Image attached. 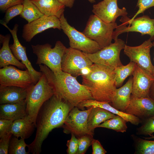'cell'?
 I'll return each mask as SVG.
<instances>
[{"mask_svg": "<svg viewBox=\"0 0 154 154\" xmlns=\"http://www.w3.org/2000/svg\"><path fill=\"white\" fill-rule=\"evenodd\" d=\"M68 154H76L78 149V139L75 135L71 133L70 139L68 140L67 143Z\"/></svg>", "mask_w": 154, "mask_h": 154, "instance_id": "obj_37", "label": "cell"}, {"mask_svg": "<svg viewBox=\"0 0 154 154\" xmlns=\"http://www.w3.org/2000/svg\"><path fill=\"white\" fill-rule=\"evenodd\" d=\"M122 24L114 31L113 39L115 41L120 34L125 32H135L140 33L141 35H148L154 39V19L147 15L143 16L133 20L127 16L122 17L120 20Z\"/></svg>", "mask_w": 154, "mask_h": 154, "instance_id": "obj_10", "label": "cell"}, {"mask_svg": "<svg viewBox=\"0 0 154 154\" xmlns=\"http://www.w3.org/2000/svg\"><path fill=\"white\" fill-rule=\"evenodd\" d=\"M36 125L31 117L27 115L24 117L13 121L9 133L17 138L26 139L34 132Z\"/></svg>", "mask_w": 154, "mask_h": 154, "instance_id": "obj_23", "label": "cell"}, {"mask_svg": "<svg viewBox=\"0 0 154 154\" xmlns=\"http://www.w3.org/2000/svg\"><path fill=\"white\" fill-rule=\"evenodd\" d=\"M13 121L4 119H0V138L9 133Z\"/></svg>", "mask_w": 154, "mask_h": 154, "instance_id": "obj_39", "label": "cell"}, {"mask_svg": "<svg viewBox=\"0 0 154 154\" xmlns=\"http://www.w3.org/2000/svg\"><path fill=\"white\" fill-rule=\"evenodd\" d=\"M13 135L9 133L0 138V154H8V149L11 139Z\"/></svg>", "mask_w": 154, "mask_h": 154, "instance_id": "obj_36", "label": "cell"}, {"mask_svg": "<svg viewBox=\"0 0 154 154\" xmlns=\"http://www.w3.org/2000/svg\"><path fill=\"white\" fill-rule=\"evenodd\" d=\"M51 28L61 29L59 18L56 16H48L44 15L25 25L22 36L26 42H29L37 34Z\"/></svg>", "mask_w": 154, "mask_h": 154, "instance_id": "obj_14", "label": "cell"}, {"mask_svg": "<svg viewBox=\"0 0 154 154\" xmlns=\"http://www.w3.org/2000/svg\"><path fill=\"white\" fill-rule=\"evenodd\" d=\"M136 63L130 62L126 65L118 66L114 69L115 74V84L117 88L121 87L127 78L132 75Z\"/></svg>", "mask_w": 154, "mask_h": 154, "instance_id": "obj_28", "label": "cell"}, {"mask_svg": "<svg viewBox=\"0 0 154 154\" xmlns=\"http://www.w3.org/2000/svg\"><path fill=\"white\" fill-rule=\"evenodd\" d=\"M133 77H130L123 86L116 89L111 102L112 106L117 110L125 112L130 100Z\"/></svg>", "mask_w": 154, "mask_h": 154, "instance_id": "obj_20", "label": "cell"}, {"mask_svg": "<svg viewBox=\"0 0 154 154\" xmlns=\"http://www.w3.org/2000/svg\"><path fill=\"white\" fill-rule=\"evenodd\" d=\"M44 15L56 16L60 18L64 13L65 6L58 0H30Z\"/></svg>", "mask_w": 154, "mask_h": 154, "instance_id": "obj_25", "label": "cell"}, {"mask_svg": "<svg viewBox=\"0 0 154 154\" xmlns=\"http://www.w3.org/2000/svg\"><path fill=\"white\" fill-rule=\"evenodd\" d=\"M59 19L61 29L68 38L70 47L87 54L94 53L102 49L96 41L70 25L64 13Z\"/></svg>", "mask_w": 154, "mask_h": 154, "instance_id": "obj_7", "label": "cell"}, {"mask_svg": "<svg viewBox=\"0 0 154 154\" xmlns=\"http://www.w3.org/2000/svg\"><path fill=\"white\" fill-rule=\"evenodd\" d=\"M123 40L118 38L99 51L92 54L84 53L93 63L107 66L114 69L123 65L120 58L121 50L125 45Z\"/></svg>", "mask_w": 154, "mask_h": 154, "instance_id": "obj_8", "label": "cell"}, {"mask_svg": "<svg viewBox=\"0 0 154 154\" xmlns=\"http://www.w3.org/2000/svg\"><path fill=\"white\" fill-rule=\"evenodd\" d=\"M27 115L26 99L15 104H0V119L14 121L22 118Z\"/></svg>", "mask_w": 154, "mask_h": 154, "instance_id": "obj_24", "label": "cell"}, {"mask_svg": "<svg viewBox=\"0 0 154 154\" xmlns=\"http://www.w3.org/2000/svg\"><path fill=\"white\" fill-rule=\"evenodd\" d=\"M23 4V10L20 16L26 20L28 23L35 20L44 15L30 0H24Z\"/></svg>", "mask_w": 154, "mask_h": 154, "instance_id": "obj_27", "label": "cell"}, {"mask_svg": "<svg viewBox=\"0 0 154 154\" xmlns=\"http://www.w3.org/2000/svg\"><path fill=\"white\" fill-rule=\"evenodd\" d=\"M25 139L18 138L12 135L9 143L8 149L9 154H28L29 152L26 151L25 148L28 145L25 141Z\"/></svg>", "mask_w": 154, "mask_h": 154, "instance_id": "obj_30", "label": "cell"}, {"mask_svg": "<svg viewBox=\"0 0 154 154\" xmlns=\"http://www.w3.org/2000/svg\"><path fill=\"white\" fill-rule=\"evenodd\" d=\"M132 75L131 96L139 98L150 97V89L154 80V77L136 64Z\"/></svg>", "mask_w": 154, "mask_h": 154, "instance_id": "obj_17", "label": "cell"}, {"mask_svg": "<svg viewBox=\"0 0 154 154\" xmlns=\"http://www.w3.org/2000/svg\"><path fill=\"white\" fill-rule=\"evenodd\" d=\"M54 94L52 86L43 74L37 82L28 89L26 99L27 114L35 125L39 112L43 104Z\"/></svg>", "mask_w": 154, "mask_h": 154, "instance_id": "obj_4", "label": "cell"}, {"mask_svg": "<svg viewBox=\"0 0 154 154\" xmlns=\"http://www.w3.org/2000/svg\"><path fill=\"white\" fill-rule=\"evenodd\" d=\"M127 121L122 117L116 115L98 125L97 127H103L112 129L117 132H125L127 127Z\"/></svg>", "mask_w": 154, "mask_h": 154, "instance_id": "obj_29", "label": "cell"}, {"mask_svg": "<svg viewBox=\"0 0 154 154\" xmlns=\"http://www.w3.org/2000/svg\"><path fill=\"white\" fill-rule=\"evenodd\" d=\"M24 0H0V9L5 12L7 9L13 6L23 4Z\"/></svg>", "mask_w": 154, "mask_h": 154, "instance_id": "obj_38", "label": "cell"}, {"mask_svg": "<svg viewBox=\"0 0 154 154\" xmlns=\"http://www.w3.org/2000/svg\"><path fill=\"white\" fill-rule=\"evenodd\" d=\"M153 46L154 47V41L153 42Z\"/></svg>", "mask_w": 154, "mask_h": 154, "instance_id": "obj_45", "label": "cell"}, {"mask_svg": "<svg viewBox=\"0 0 154 154\" xmlns=\"http://www.w3.org/2000/svg\"><path fill=\"white\" fill-rule=\"evenodd\" d=\"M34 84L27 69L25 70L9 65L0 69V87L14 86L28 88Z\"/></svg>", "mask_w": 154, "mask_h": 154, "instance_id": "obj_13", "label": "cell"}, {"mask_svg": "<svg viewBox=\"0 0 154 154\" xmlns=\"http://www.w3.org/2000/svg\"><path fill=\"white\" fill-rule=\"evenodd\" d=\"M11 35H0V43L2 46L0 49V68L9 65L15 66L21 69H27L25 65L18 60L13 54L9 44Z\"/></svg>", "mask_w": 154, "mask_h": 154, "instance_id": "obj_19", "label": "cell"}, {"mask_svg": "<svg viewBox=\"0 0 154 154\" xmlns=\"http://www.w3.org/2000/svg\"><path fill=\"white\" fill-rule=\"evenodd\" d=\"M154 133V116L146 120L145 122L137 129L139 135H152Z\"/></svg>", "mask_w": 154, "mask_h": 154, "instance_id": "obj_32", "label": "cell"}, {"mask_svg": "<svg viewBox=\"0 0 154 154\" xmlns=\"http://www.w3.org/2000/svg\"><path fill=\"white\" fill-rule=\"evenodd\" d=\"M23 4L16 5L9 8L5 11L4 20L3 21L7 24L14 17L20 15L23 12Z\"/></svg>", "mask_w": 154, "mask_h": 154, "instance_id": "obj_33", "label": "cell"}, {"mask_svg": "<svg viewBox=\"0 0 154 154\" xmlns=\"http://www.w3.org/2000/svg\"><path fill=\"white\" fill-rule=\"evenodd\" d=\"M59 2L65 7L71 8L73 6L75 0H58Z\"/></svg>", "mask_w": 154, "mask_h": 154, "instance_id": "obj_41", "label": "cell"}, {"mask_svg": "<svg viewBox=\"0 0 154 154\" xmlns=\"http://www.w3.org/2000/svg\"><path fill=\"white\" fill-rule=\"evenodd\" d=\"M135 139V153L154 154V141L138 137Z\"/></svg>", "mask_w": 154, "mask_h": 154, "instance_id": "obj_31", "label": "cell"}, {"mask_svg": "<svg viewBox=\"0 0 154 154\" xmlns=\"http://www.w3.org/2000/svg\"><path fill=\"white\" fill-rule=\"evenodd\" d=\"M93 63L82 52L70 47L66 48L61 63L62 70L77 77L83 68Z\"/></svg>", "mask_w": 154, "mask_h": 154, "instance_id": "obj_12", "label": "cell"}, {"mask_svg": "<svg viewBox=\"0 0 154 154\" xmlns=\"http://www.w3.org/2000/svg\"><path fill=\"white\" fill-rule=\"evenodd\" d=\"M93 137L84 135L78 138V149L76 154H84L91 144Z\"/></svg>", "mask_w": 154, "mask_h": 154, "instance_id": "obj_34", "label": "cell"}, {"mask_svg": "<svg viewBox=\"0 0 154 154\" xmlns=\"http://www.w3.org/2000/svg\"><path fill=\"white\" fill-rule=\"evenodd\" d=\"M154 39L150 38L141 45L135 46L125 45L124 52L131 62H135L149 73L154 77V66L152 64L150 50L153 46L151 42Z\"/></svg>", "mask_w": 154, "mask_h": 154, "instance_id": "obj_11", "label": "cell"}, {"mask_svg": "<svg viewBox=\"0 0 154 154\" xmlns=\"http://www.w3.org/2000/svg\"><path fill=\"white\" fill-rule=\"evenodd\" d=\"M149 96L151 98L154 100V80L150 88Z\"/></svg>", "mask_w": 154, "mask_h": 154, "instance_id": "obj_42", "label": "cell"}, {"mask_svg": "<svg viewBox=\"0 0 154 154\" xmlns=\"http://www.w3.org/2000/svg\"><path fill=\"white\" fill-rule=\"evenodd\" d=\"M1 23L7 29L12 36L13 43L9 45L10 48L15 57L25 65L29 71L33 81L34 84L38 82L42 75V73L35 70L28 59L26 52V47L23 46L19 42L17 36L18 25L15 24L13 29H11L2 21Z\"/></svg>", "mask_w": 154, "mask_h": 154, "instance_id": "obj_15", "label": "cell"}, {"mask_svg": "<svg viewBox=\"0 0 154 154\" xmlns=\"http://www.w3.org/2000/svg\"><path fill=\"white\" fill-rule=\"evenodd\" d=\"M94 15L107 23L115 22L119 16H127L128 13L125 7L119 8L117 0H103L93 6Z\"/></svg>", "mask_w": 154, "mask_h": 154, "instance_id": "obj_16", "label": "cell"}, {"mask_svg": "<svg viewBox=\"0 0 154 154\" xmlns=\"http://www.w3.org/2000/svg\"><path fill=\"white\" fill-rule=\"evenodd\" d=\"M125 113L139 119L148 118L154 116V100L150 97L139 98L131 95Z\"/></svg>", "mask_w": 154, "mask_h": 154, "instance_id": "obj_18", "label": "cell"}, {"mask_svg": "<svg viewBox=\"0 0 154 154\" xmlns=\"http://www.w3.org/2000/svg\"><path fill=\"white\" fill-rule=\"evenodd\" d=\"M150 137H144L145 139H154V136L152 135Z\"/></svg>", "mask_w": 154, "mask_h": 154, "instance_id": "obj_43", "label": "cell"}, {"mask_svg": "<svg viewBox=\"0 0 154 154\" xmlns=\"http://www.w3.org/2000/svg\"><path fill=\"white\" fill-rule=\"evenodd\" d=\"M81 111L77 106L71 109L62 126L63 131L70 133L79 137L88 135L93 137L94 133L90 131L88 127V119L92 107Z\"/></svg>", "mask_w": 154, "mask_h": 154, "instance_id": "obj_9", "label": "cell"}, {"mask_svg": "<svg viewBox=\"0 0 154 154\" xmlns=\"http://www.w3.org/2000/svg\"><path fill=\"white\" fill-rule=\"evenodd\" d=\"M72 108L66 101L54 95L43 104L37 116L35 138L27 146L29 152L40 153L43 143L50 132L62 126Z\"/></svg>", "mask_w": 154, "mask_h": 154, "instance_id": "obj_1", "label": "cell"}, {"mask_svg": "<svg viewBox=\"0 0 154 154\" xmlns=\"http://www.w3.org/2000/svg\"><path fill=\"white\" fill-rule=\"evenodd\" d=\"M92 154H105L107 151L104 148L99 141L93 139L92 142Z\"/></svg>", "mask_w": 154, "mask_h": 154, "instance_id": "obj_40", "label": "cell"}, {"mask_svg": "<svg viewBox=\"0 0 154 154\" xmlns=\"http://www.w3.org/2000/svg\"><path fill=\"white\" fill-rule=\"evenodd\" d=\"M39 66L40 71L45 75L52 87L54 95L64 100L72 108L85 100L94 99L89 90L78 82L76 77L63 71L60 74L54 73L44 65Z\"/></svg>", "mask_w": 154, "mask_h": 154, "instance_id": "obj_2", "label": "cell"}, {"mask_svg": "<svg viewBox=\"0 0 154 154\" xmlns=\"http://www.w3.org/2000/svg\"><path fill=\"white\" fill-rule=\"evenodd\" d=\"M28 88L14 86L0 87V104H15L25 100Z\"/></svg>", "mask_w": 154, "mask_h": 154, "instance_id": "obj_21", "label": "cell"}, {"mask_svg": "<svg viewBox=\"0 0 154 154\" xmlns=\"http://www.w3.org/2000/svg\"><path fill=\"white\" fill-rule=\"evenodd\" d=\"M91 3H94L96 2V0H88Z\"/></svg>", "mask_w": 154, "mask_h": 154, "instance_id": "obj_44", "label": "cell"}, {"mask_svg": "<svg viewBox=\"0 0 154 154\" xmlns=\"http://www.w3.org/2000/svg\"><path fill=\"white\" fill-rule=\"evenodd\" d=\"M88 119L89 130L94 132V129L102 123L115 116V114L104 109L92 106Z\"/></svg>", "mask_w": 154, "mask_h": 154, "instance_id": "obj_26", "label": "cell"}, {"mask_svg": "<svg viewBox=\"0 0 154 154\" xmlns=\"http://www.w3.org/2000/svg\"><path fill=\"white\" fill-rule=\"evenodd\" d=\"M82 76V84L89 90L94 100L111 102L117 89L114 69L93 63L90 73Z\"/></svg>", "mask_w": 154, "mask_h": 154, "instance_id": "obj_3", "label": "cell"}, {"mask_svg": "<svg viewBox=\"0 0 154 154\" xmlns=\"http://www.w3.org/2000/svg\"><path fill=\"white\" fill-rule=\"evenodd\" d=\"M117 27L116 22L107 23L95 15H91L82 33L96 41L102 49L112 43L114 30Z\"/></svg>", "mask_w": 154, "mask_h": 154, "instance_id": "obj_6", "label": "cell"}, {"mask_svg": "<svg viewBox=\"0 0 154 154\" xmlns=\"http://www.w3.org/2000/svg\"><path fill=\"white\" fill-rule=\"evenodd\" d=\"M31 47L33 52L37 57L36 64L44 65L54 73L60 74L62 72V60L67 48L61 42L57 41L53 48L48 43L32 45Z\"/></svg>", "mask_w": 154, "mask_h": 154, "instance_id": "obj_5", "label": "cell"}, {"mask_svg": "<svg viewBox=\"0 0 154 154\" xmlns=\"http://www.w3.org/2000/svg\"><path fill=\"white\" fill-rule=\"evenodd\" d=\"M109 103L107 102L99 101L94 99H89L80 103L78 107L80 109L91 106L101 108L115 114L121 116L127 122H130L133 125H137L140 123L141 120L137 117L119 111L110 105Z\"/></svg>", "mask_w": 154, "mask_h": 154, "instance_id": "obj_22", "label": "cell"}, {"mask_svg": "<svg viewBox=\"0 0 154 154\" xmlns=\"http://www.w3.org/2000/svg\"><path fill=\"white\" fill-rule=\"evenodd\" d=\"M137 6L138 10L130 20H133L139 14L143 13L147 9L154 6V0H138Z\"/></svg>", "mask_w": 154, "mask_h": 154, "instance_id": "obj_35", "label": "cell"}]
</instances>
